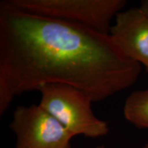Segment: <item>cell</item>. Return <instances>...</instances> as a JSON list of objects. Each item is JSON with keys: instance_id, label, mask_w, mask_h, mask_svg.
Returning <instances> with one entry per match:
<instances>
[{"instance_id": "cell-1", "label": "cell", "mask_w": 148, "mask_h": 148, "mask_svg": "<svg viewBox=\"0 0 148 148\" xmlns=\"http://www.w3.org/2000/svg\"><path fill=\"white\" fill-rule=\"evenodd\" d=\"M141 64L109 34L0 1V115L17 96L47 84L71 85L99 102L137 81Z\"/></svg>"}, {"instance_id": "cell-2", "label": "cell", "mask_w": 148, "mask_h": 148, "mask_svg": "<svg viewBox=\"0 0 148 148\" xmlns=\"http://www.w3.org/2000/svg\"><path fill=\"white\" fill-rule=\"evenodd\" d=\"M39 106L57 119L74 136L97 138L109 133L107 122L97 117L92 99L86 92L71 85L47 84L38 88Z\"/></svg>"}, {"instance_id": "cell-3", "label": "cell", "mask_w": 148, "mask_h": 148, "mask_svg": "<svg viewBox=\"0 0 148 148\" xmlns=\"http://www.w3.org/2000/svg\"><path fill=\"white\" fill-rule=\"evenodd\" d=\"M16 8L35 14L73 22L109 34L112 18L125 0H10Z\"/></svg>"}, {"instance_id": "cell-4", "label": "cell", "mask_w": 148, "mask_h": 148, "mask_svg": "<svg viewBox=\"0 0 148 148\" xmlns=\"http://www.w3.org/2000/svg\"><path fill=\"white\" fill-rule=\"evenodd\" d=\"M9 127L15 148H71L73 135L39 105L16 106Z\"/></svg>"}, {"instance_id": "cell-5", "label": "cell", "mask_w": 148, "mask_h": 148, "mask_svg": "<svg viewBox=\"0 0 148 148\" xmlns=\"http://www.w3.org/2000/svg\"><path fill=\"white\" fill-rule=\"evenodd\" d=\"M109 36L126 58L148 70V15L140 7L116 14Z\"/></svg>"}, {"instance_id": "cell-6", "label": "cell", "mask_w": 148, "mask_h": 148, "mask_svg": "<svg viewBox=\"0 0 148 148\" xmlns=\"http://www.w3.org/2000/svg\"><path fill=\"white\" fill-rule=\"evenodd\" d=\"M123 112L125 119L134 126L148 130V88L131 92L125 99Z\"/></svg>"}, {"instance_id": "cell-7", "label": "cell", "mask_w": 148, "mask_h": 148, "mask_svg": "<svg viewBox=\"0 0 148 148\" xmlns=\"http://www.w3.org/2000/svg\"><path fill=\"white\" fill-rule=\"evenodd\" d=\"M139 7L148 15V0H143V1H141Z\"/></svg>"}, {"instance_id": "cell-8", "label": "cell", "mask_w": 148, "mask_h": 148, "mask_svg": "<svg viewBox=\"0 0 148 148\" xmlns=\"http://www.w3.org/2000/svg\"><path fill=\"white\" fill-rule=\"evenodd\" d=\"M95 148H105V147L103 145H98L97 147H95Z\"/></svg>"}, {"instance_id": "cell-9", "label": "cell", "mask_w": 148, "mask_h": 148, "mask_svg": "<svg viewBox=\"0 0 148 148\" xmlns=\"http://www.w3.org/2000/svg\"><path fill=\"white\" fill-rule=\"evenodd\" d=\"M143 148H148V143H147V144H145V145H144V147H143Z\"/></svg>"}]
</instances>
